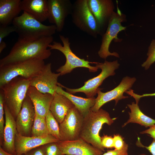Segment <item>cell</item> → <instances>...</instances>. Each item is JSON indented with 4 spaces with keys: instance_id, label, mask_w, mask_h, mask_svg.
<instances>
[{
    "instance_id": "obj_1",
    "label": "cell",
    "mask_w": 155,
    "mask_h": 155,
    "mask_svg": "<svg viewBox=\"0 0 155 155\" xmlns=\"http://www.w3.org/2000/svg\"><path fill=\"white\" fill-rule=\"evenodd\" d=\"M53 39L52 36L36 39L18 38L9 54L0 59V67L31 59H48L51 53L47 48Z\"/></svg>"
},
{
    "instance_id": "obj_2",
    "label": "cell",
    "mask_w": 155,
    "mask_h": 155,
    "mask_svg": "<svg viewBox=\"0 0 155 155\" xmlns=\"http://www.w3.org/2000/svg\"><path fill=\"white\" fill-rule=\"evenodd\" d=\"M114 120L107 112L102 108L96 111L90 110L84 117L79 138L104 152L99 132L104 124L111 125Z\"/></svg>"
},
{
    "instance_id": "obj_3",
    "label": "cell",
    "mask_w": 155,
    "mask_h": 155,
    "mask_svg": "<svg viewBox=\"0 0 155 155\" xmlns=\"http://www.w3.org/2000/svg\"><path fill=\"white\" fill-rule=\"evenodd\" d=\"M12 24L16 28L18 38L21 39H36L51 36L56 31L55 25H44L24 11L13 20Z\"/></svg>"
},
{
    "instance_id": "obj_4",
    "label": "cell",
    "mask_w": 155,
    "mask_h": 155,
    "mask_svg": "<svg viewBox=\"0 0 155 155\" xmlns=\"http://www.w3.org/2000/svg\"><path fill=\"white\" fill-rule=\"evenodd\" d=\"M45 64L44 60L33 59L0 67V88L17 77L30 80L39 73Z\"/></svg>"
},
{
    "instance_id": "obj_5",
    "label": "cell",
    "mask_w": 155,
    "mask_h": 155,
    "mask_svg": "<svg viewBox=\"0 0 155 155\" xmlns=\"http://www.w3.org/2000/svg\"><path fill=\"white\" fill-rule=\"evenodd\" d=\"M30 80L18 76L13 78L1 88L4 103L16 119L30 86Z\"/></svg>"
},
{
    "instance_id": "obj_6",
    "label": "cell",
    "mask_w": 155,
    "mask_h": 155,
    "mask_svg": "<svg viewBox=\"0 0 155 155\" xmlns=\"http://www.w3.org/2000/svg\"><path fill=\"white\" fill-rule=\"evenodd\" d=\"M59 38L62 42L63 46L59 42L54 41L52 44H50L49 47L50 49L58 50L62 53L66 58L65 64L58 69L56 71L62 75L70 73L74 69L79 67H83L88 69L90 72L96 71L98 69L96 66H92L90 65V63H97L92 62L81 59L77 56L71 50L70 47V43L68 38L65 37L62 35H59Z\"/></svg>"
},
{
    "instance_id": "obj_7",
    "label": "cell",
    "mask_w": 155,
    "mask_h": 155,
    "mask_svg": "<svg viewBox=\"0 0 155 155\" xmlns=\"http://www.w3.org/2000/svg\"><path fill=\"white\" fill-rule=\"evenodd\" d=\"M117 12L114 11L109 21L105 32L102 36L101 43L98 51L99 56L101 58L106 59L110 56L119 57V54L116 52L111 53L109 47L112 40L120 42L122 39L117 37L118 34L121 31L125 30L126 27L123 26L121 23L126 21V16L118 8Z\"/></svg>"
},
{
    "instance_id": "obj_8",
    "label": "cell",
    "mask_w": 155,
    "mask_h": 155,
    "mask_svg": "<svg viewBox=\"0 0 155 155\" xmlns=\"http://www.w3.org/2000/svg\"><path fill=\"white\" fill-rule=\"evenodd\" d=\"M71 15L72 22L80 30L95 38L100 35L99 28L89 8L87 0L75 1Z\"/></svg>"
},
{
    "instance_id": "obj_9",
    "label": "cell",
    "mask_w": 155,
    "mask_h": 155,
    "mask_svg": "<svg viewBox=\"0 0 155 155\" xmlns=\"http://www.w3.org/2000/svg\"><path fill=\"white\" fill-rule=\"evenodd\" d=\"M120 64L117 60L109 62L105 60L103 63H97L96 64L98 69H101V72L97 76L89 79L84 82L82 87L76 89L67 88L58 83V86L65 88L66 91L70 94H74L77 92L84 93L88 98L94 97L97 94L99 87L103 81L110 76L114 75L115 70L119 68Z\"/></svg>"
},
{
    "instance_id": "obj_10",
    "label": "cell",
    "mask_w": 155,
    "mask_h": 155,
    "mask_svg": "<svg viewBox=\"0 0 155 155\" xmlns=\"http://www.w3.org/2000/svg\"><path fill=\"white\" fill-rule=\"evenodd\" d=\"M84 118L75 106L70 109L59 124L60 141H71L79 138Z\"/></svg>"
},
{
    "instance_id": "obj_11",
    "label": "cell",
    "mask_w": 155,
    "mask_h": 155,
    "mask_svg": "<svg viewBox=\"0 0 155 155\" xmlns=\"http://www.w3.org/2000/svg\"><path fill=\"white\" fill-rule=\"evenodd\" d=\"M136 81V79L135 77L126 76L123 78L118 86L111 91L103 92L101 91L102 89L99 88L97 92L98 96L95 99V104L90 110L96 111L104 104L109 101L114 100L116 104L119 100L128 98V96L123 95L124 93L130 90Z\"/></svg>"
},
{
    "instance_id": "obj_12",
    "label": "cell",
    "mask_w": 155,
    "mask_h": 155,
    "mask_svg": "<svg viewBox=\"0 0 155 155\" xmlns=\"http://www.w3.org/2000/svg\"><path fill=\"white\" fill-rule=\"evenodd\" d=\"M47 20L55 26L57 31H62L66 18L71 14L73 4L69 0H47Z\"/></svg>"
},
{
    "instance_id": "obj_13",
    "label": "cell",
    "mask_w": 155,
    "mask_h": 155,
    "mask_svg": "<svg viewBox=\"0 0 155 155\" xmlns=\"http://www.w3.org/2000/svg\"><path fill=\"white\" fill-rule=\"evenodd\" d=\"M89 8L94 17L102 36L107 28L115 6L111 0H87Z\"/></svg>"
},
{
    "instance_id": "obj_14",
    "label": "cell",
    "mask_w": 155,
    "mask_h": 155,
    "mask_svg": "<svg viewBox=\"0 0 155 155\" xmlns=\"http://www.w3.org/2000/svg\"><path fill=\"white\" fill-rule=\"evenodd\" d=\"M51 65V63L45 64L39 73L30 80V85L42 93L53 96L58 86L57 80L60 74L53 72Z\"/></svg>"
},
{
    "instance_id": "obj_15",
    "label": "cell",
    "mask_w": 155,
    "mask_h": 155,
    "mask_svg": "<svg viewBox=\"0 0 155 155\" xmlns=\"http://www.w3.org/2000/svg\"><path fill=\"white\" fill-rule=\"evenodd\" d=\"M35 113L34 106L27 95L16 119L17 132L24 136H31Z\"/></svg>"
},
{
    "instance_id": "obj_16",
    "label": "cell",
    "mask_w": 155,
    "mask_h": 155,
    "mask_svg": "<svg viewBox=\"0 0 155 155\" xmlns=\"http://www.w3.org/2000/svg\"><path fill=\"white\" fill-rule=\"evenodd\" d=\"M59 141L50 134L41 136H26L17 132L14 143L16 155L24 154L37 147L49 143L57 142Z\"/></svg>"
},
{
    "instance_id": "obj_17",
    "label": "cell",
    "mask_w": 155,
    "mask_h": 155,
    "mask_svg": "<svg viewBox=\"0 0 155 155\" xmlns=\"http://www.w3.org/2000/svg\"><path fill=\"white\" fill-rule=\"evenodd\" d=\"M57 144L63 155H102L103 154V152L80 138L71 141H59Z\"/></svg>"
},
{
    "instance_id": "obj_18",
    "label": "cell",
    "mask_w": 155,
    "mask_h": 155,
    "mask_svg": "<svg viewBox=\"0 0 155 155\" xmlns=\"http://www.w3.org/2000/svg\"><path fill=\"white\" fill-rule=\"evenodd\" d=\"M4 107L5 121L1 146L5 151L16 155L14 144L15 136L17 132L16 119L4 103Z\"/></svg>"
},
{
    "instance_id": "obj_19",
    "label": "cell",
    "mask_w": 155,
    "mask_h": 155,
    "mask_svg": "<svg viewBox=\"0 0 155 155\" xmlns=\"http://www.w3.org/2000/svg\"><path fill=\"white\" fill-rule=\"evenodd\" d=\"M27 95L34 106L35 114L45 117L50 111L53 96L49 93H43L34 87L30 86Z\"/></svg>"
},
{
    "instance_id": "obj_20",
    "label": "cell",
    "mask_w": 155,
    "mask_h": 155,
    "mask_svg": "<svg viewBox=\"0 0 155 155\" xmlns=\"http://www.w3.org/2000/svg\"><path fill=\"white\" fill-rule=\"evenodd\" d=\"M21 8L22 10L41 23L48 19L47 0H23Z\"/></svg>"
},
{
    "instance_id": "obj_21",
    "label": "cell",
    "mask_w": 155,
    "mask_h": 155,
    "mask_svg": "<svg viewBox=\"0 0 155 155\" xmlns=\"http://www.w3.org/2000/svg\"><path fill=\"white\" fill-rule=\"evenodd\" d=\"M20 0H0V25L7 26L22 11Z\"/></svg>"
},
{
    "instance_id": "obj_22",
    "label": "cell",
    "mask_w": 155,
    "mask_h": 155,
    "mask_svg": "<svg viewBox=\"0 0 155 155\" xmlns=\"http://www.w3.org/2000/svg\"><path fill=\"white\" fill-rule=\"evenodd\" d=\"M75 107L72 102L63 95L55 92L50 111L58 122L61 123L68 111Z\"/></svg>"
},
{
    "instance_id": "obj_23",
    "label": "cell",
    "mask_w": 155,
    "mask_h": 155,
    "mask_svg": "<svg viewBox=\"0 0 155 155\" xmlns=\"http://www.w3.org/2000/svg\"><path fill=\"white\" fill-rule=\"evenodd\" d=\"M56 92L62 94L68 98L84 117L90 111L95 104L96 98L94 97L84 98L76 96L65 91L62 87L59 86Z\"/></svg>"
},
{
    "instance_id": "obj_24",
    "label": "cell",
    "mask_w": 155,
    "mask_h": 155,
    "mask_svg": "<svg viewBox=\"0 0 155 155\" xmlns=\"http://www.w3.org/2000/svg\"><path fill=\"white\" fill-rule=\"evenodd\" d=\"M127 105L131 111L129 112V119L124 124L123 127L130 123H137L146 127L155 125V120L144 114L140 110L138 103L133 102Z\"/></svg>"
},
{
    "instance_id": "obj_25",
    "label": "cell",
    "mask_w": 155,
    "mask_h": 155,
    "mask_svg": "<svg viewBox=\"0 0 155 155\" xmlns=\"http://www.w3.org/2000/svg\"><path fill=\"white\" fill-rule=\"evenodd\" d=\"M45 117L35 114L32 127L31 136H41L49 135Z\"/></svg>"
},
{
    "instance_id": "obj_26",
    "label": "cell",
    "mask_w": 155,
    "mask_h": 155,
    "mask_svg": "<svg viewBox=\"0 0 155 155\" xmlns=\"http://www.w3.org/2000/svg\"><path fill=\"white\" fill-rule=\"evenodd\" d=\"M46 124L49 134L59 141L60 139L59 124L50 111L45 117Z\"/></svg>"
},
{
    "instance_id": "obj_27",
    "label": "cell",
    "mask_w": 155,
    "mask_h": 155,
    "mask_svg": "<svg viewBox=\"0 0 155 155\" xmlns=\"http://www.w3.org/2000/svg\"><path fill=\"white\" fill-rule=\"evenodd\" d=\"M147 55L146 60L142 65L145 70L148 69L155 62V39L152 40L148 47Z\"/></svg>"
},
{
    "instance_id": "obj_28",
    "label": "cell",
    "mask_w": 155,
    "mask_h": 155,
    "mask_svg": "<svg viewBox=\"0 0 155 155\" xmlns=\"http://www.w3.org/2000/svg\"><path fill=\"white\" fill-rule=\"evenodd\" d=\"M4 103L3 92L0 89V144H2L3 138V132L5 127L4 115L5 114L4 104Z\"/></svg>"
},
{
    "instance_id": "obj_29",
    "label": "cell",
    "mask_w": 155,
    "mask_h": 155,
    "mask_svg": "<svg viewBox=\"0 0 155 155\" xmlns=\"http://www.w3.org/2000/svg\"><path fill=\"white\" fill-rule=\"evenodd\" d=\"M43 146L45 155H63L57 142L48 143Z\"/></svg>"
},
{
    "instance_id": "obj_30",
    "label": "cell",
    "mask_w": 155,
    "mask_h": 155,
    "mask_svg": "<svg viewBox=\"0 0 155 155\" xmlns=\"http://www.w3.org/2000/svg\"><path fill=\"white\" fill-rule=\"evenodd\" d=\"M16 32V28L13 25L3 26L0 25V42L11 33Z\"/></svg>"
},
{
    "instance_id": "obj_31",
    "label": "cell",
    "mask_w": 155,
    "mask_h": 155,
    "mask_svg": "<svg viewBox=\"0 0 155 155\" xmlns=\"http://www.w3.org/2000/svg\"><path fill=\"white\" fill-rule=\"evenodd\" d=\"M128 145L125 142L121 149L119 150L114 149L108 150L102 155H128Z\"/></svg>"
},
{
    "instance_id": "obj_32",
    "label": "cell",
    "mask_w": 155,
    "mask_h": 155,
    "mask_svg": "<svg viewBox=\"0 0 155 155\" xmlns=\"http://www.w3.org/2000/svg\"><path fill=\"white\" fill-rule=\"evenodd\" d=\"M101 144L104 148H111L114 147L113 137L104 135L101 137Z\"/></svg>"
},
{
    "instance_id": "obj_33",
    "label": "cell",
    "mask_w": 155,
    "mask_h": 155,
    "mask_svg": "<svg viewBox=\"0 0 155 155\" xmlns=\"http://www.w3.org/2000/svg\"><path fill=\"white\" fill-rule=\"evenodd\" d=\"M113 139L115 149L119 150L121 149L125 143L122 137L119 135H114Z\"/></svg>"
},
{
    "instance_id": "obj_34",
    "label": "cell",
    "mask_w": 155,
    "mask_h": 155,
    "mask_svg": "<svg viewBox=\"0 0 155 155\" xmlns=\"http://www.w3.org/2000/svg\"><path fill=\"white\" fill-rule=\"evenodd\" d=\"M133 91L132 89H130L129 90L126 91L125 93H127L128 94L131 95L135 99L136 103H138V102L140 99L143 97L149 96H155V92L152 93L145 94L142 95H139L135 94L133 92Z\"/></svg>"
},
{
    "instance_id": "obj_35",
    "label": "cell",
    "mask_w": 155,
    "mask_h": 155,
    "mask_svg": "<svg viewBox=\"0 0 155 155\" xmlns=\"http://www.w3.org/2000/svg\"><path fill=\"white\" fill-rule=\"evenodd\" d=\"M25 155H45L43 145L33 149Z\"/></svg>"
},
{
    "instance_id": "obj_36",
    "label": "cell",
    "mask_w": 155,
    "mask_h": 155,
    "mask_svg": "<svg viewBox=\"0 0 155 155\" xmlns=\"http://www.w3.org/2000/svg\"><path fill=\"white\" fill-rule=\"evenodd\" d=\"M137 144L139 146L145 148L148 150L152 155H155V140H154L152 143L148 146L143 145L138 139Z\"/></svg>"
},
{
    "instance_id": "obj_37",
    "label": "cell",
    "mask_w": 155,
    "mask_h": 155,
    "mask_svg": "<svg viewBox=\"0 0 155 155\" xmlns=\"http://www.w3.org/2000/svg\"><path fill=\"white\" fill-rule=\"evenodd\" d=\"M141 134H148L155 140V125L149 127V128L140 132Z\"/></svg>"
},
{
    "instance_id": "obj_38",
    "label": "cell",
    "mask_w": 155,
    "mask_h": 155,
    "mask_svg": "<svg viewBox=\"0 0 155 155\" xmlns=\"http://www.w3.org/2000/svg\"><path fill=\"white\" fill-rule=\"evenodd\" d=\"M0 155H16L10 154L5 151L1 146L0 147Z\"/></svg>"
},
{
    "instance_id": "obj_39",
    "label": "cell",
    "mask_w": 155,
    "mask_h": 155,
    "mask_svg": "<svg viewBox=\"0 0 155 155\" xmlns=\"http://www.w3.org/2000/svg\"><path fill=\"white\" fill-rule=\"evenodd\" d=\"M6 44L3 40L0 42V53L1 54L3 51L6 47Z\"/></svg>"
},
{
    "instance_id": "obj_40",
    "label": "cell",
    "mask_w": 155,
    "mask_h": 155,
    "mask_svg": "<svg viewBox=\"0 0 155 155\" xmlns=\"http://www.w3.org/2000/svg\"><path fill=\"white\" fill-rule=\"evenodd\" d=\"M140 155H146L144 154H141Z\"/></svg>"
},
{
    "instance_id": "obj_41",
    "label": "cell",
    "mask_w": 155,
    "mask_h": 155,
    "mask_svg": "<svg viewBox=\"0 0 155 155\" xmlns=\"http://www.w3.org/2000/svg\"></svg>"
}]
</instances>
